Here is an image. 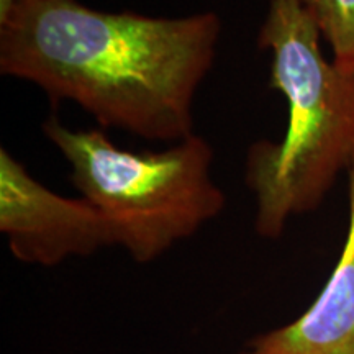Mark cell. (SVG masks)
Listing matches in <instances>:
<instances>
[{
  "label": "cell",
  "instance_id": "6",
  "mask_svg": "<svg viewBox=\"0 0 354 354\" xmlns=\"http://www.w3.org/2000/svg\"><path fill=\"white\" fill-rule=\"evenodd\" d=\"M333 51V63L354 69V0H299Z\"/></svg>",
  "mask_w": 354,
  "mask_h": 354
},
{
  "label": "cell",
  "instance_id": "1",
  "mask_svg": "<svg viewBox=\"0 0 354 354\" xmlns=\"http://www.w3.org/2000/svg\"><path fill=\"white\" fill-rule=\"evenodd\" d=\"M220 35L215 12L167 19L12 0L0 15V74L74 102L102 128L177 143L194 135V100Z\"/></svg>",
  "mask_w": 354,
  "mask_h": 354
},
{
  "label": "cell",
  "instance_id": "3",
  "mask_svg": "<svg viewBox=\"0 0 354 354\" xmlns=\"http://www.w3.org/2000/svg\"><path fill=\"white\" fill-rule=\"evenodd\" d=\"M41 130L69 162L71 183L107 216L117 246L135 263L158 259L225 209L210 174L214 149L196 133L162 151H130L102 130H71L56 117Z\"/></svg>",
  "mask_w": 354,
  "mask_h": 354
},
{
  "label": "cell",
  "instance_id": "4",
  "mask_svg": "<svg viewBox=\"0 0 354 354\" xmlns=\"http://www.w3.org/2000/svg\"><path fill=\"white\" fill-rule=\"evenodd\" d=\"M0 232L13 258L44 268L117 246L112 223L94 203L44 187L6 148L0 149Z\"/></svg>",
  "mask_w": 354,
  "mask_h": 354
},
{
  "label": "cell",
  "instance_id": "7",
  "mask_svg": "<svg viewBox=\"0 0 354 354\" xmlns=\"http://www.w3.org/2000/svg\"><path fill=\"white\" fill-rule=\"evenodd\" d=\"M10 2L12 0H0V15L7 10L8 6H10Z\"/></svg>",
  "mask_w": 354,
  "mask_h": 354
},
{
  "label": "cell",
  "instance_id": "2",
  "mask_svg": "<svg viewBox=\"0 0 354 354\" xmlns=\"http://www.w3.org/2000/svg\"><path fill=\"white\" fill-rule=\"evenodd\" d=\"M317 21L299 0H269L258 48L271 55L269 87L289 105L282 141H254L245 183L256 202L254 232L277 240L290 216L322 205L354 166V69L328 61Z\"/></svg>",
  "mask_w": 354,
  "mask_h": 354
},
{
  "label": "cell",
  "instance_id": "5",
  "mask_svg": "<svg viewBox=\"0 0 354 354\" xmlns=\"http://www.w3.org/2000/svg\"><path fill=\"white\" fill-rule=\"evenodd\" d=\"M348 201L346 240L318 297L297 320L250 339L240 354H354V166Z\"/></svg>",
  "mask_w": 354,
  "mask_h": 354
}]
</instances>
